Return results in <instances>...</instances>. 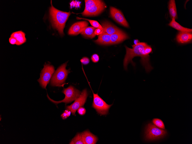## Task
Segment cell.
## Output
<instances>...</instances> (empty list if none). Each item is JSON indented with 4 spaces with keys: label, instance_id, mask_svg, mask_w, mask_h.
<instances>
[{
    "label": "cell",
    "instance_id": "cell-25",
    "mask_svg": "<svg viewBox=\"0 0 192 144\" xmlns=\"http://www.w3.org/2000/svg\"><path fill=\"white\" fill-rule=\"evenodd\" d=\"M91 59L92 62L94 63L97 62L99 60V56L97 54H94L92 55Z\"/></svg>",
    "mask_w": 192,
    "mask_h": 144
},
{
    "label": "cell",
    "instance_id": "cell-9",
    "mask_svg": "<svg viewBox=\"0 0 192 144\" xmlns=\"http://www.w3.org/2000/svg\"><path fill=\"white\" fill-rule=\"evenodd\" d=\"M88 95L87 89H84L80 96L75 100V101L70 105L66 106V108L70 111L72 115H75L76 111L85 104Z\"/></svg>",
    "mask_w": 192,
    "mask_h": 144
},
{
    "label": "cell",
    "instance_id": "cell-13",
    "mask_svg": "<svg viewBox=\"0 0 192 144\" xmlns=\"http://www.w3.org/2000/svg\"><path fill=\"white\" fill-rule=\"evenodd\" d=\"M176 39L177 42L181 44L190 43L192 41V34L187 32H179L177 34Z\"/></svg>",
    "mask_w": 192,
    "mask_h": 144
},
{
    "label": "cell",
    "instance_id": "cell-22",
    "mask_svg": "<svg viewBox=\"0 0 192 144\" xmlns=\"http://www.w3.org/2000/svg\"><path fill=\"white\" fill-rule=\"evenodd\" d=\"M76 19H83L88 20L89 22L91 25L93 26V27L95 28L103 29L101 25L96 21L84 18H80L78 17H77Z\"/></svg>",
    "mask_w": 192,
    "mask_h": 144
},
{
    "label": "cell",
    "instance_id": "cell-27",
    "mask_svg": "<svg viewBox=\"0 0 192 144\" xmlns=\"http://www.w3.org/2000/svg\"><path fill=\"white\" fill-rule=\"evenodd\" d=\"M80 61L84 65H86L89 63L90 60L87 57H84L81 59Z\"/></svg>",
    "mask_w": 192,
    "mask_h": 144
},
{
    "label": "cell",
    "instance_id": "cell-8",
    "mask_svg": "<svg viewBox=\"0 0 192 144\" xmlns=\"http://www.w3.org/2000/svg\"><path fill=\"white\" fill-rule=\"evenodd\" d=\"M93 96L92 107L95 108L98 113L101 115H105L108 112L109 108L112 104H107L98 95L93 93Z\"/></svg>",
    "mask_w": 192,
    "mask_h": 144
},
{
    "label": "cell",
    "instance_id": "cell-26",
    "mask_svg": "<svg viewBox=\"0 0 192 144\" xmlns=\"http://www.w3.org/2000/svg\"><path fill=\"white\" fill-rule=\"evenodd\" d=\"M86 112L85 108L83 107H80L78 109V112L80 115H84Z\"/></svg>",
    "mask_w": 192,
    "mask_h": 144
},
{
    "label": "cell",
    "instance_id": "cell-5",
    "mask_svg": "<svg viewBox=\"0 0 192 144\" xmlns=\"http://www.w3.org/2000/svg\"><path fill=\"white\" fill-rule=\"evenodd\" d=\"M62 92L65 95V97L61 101H56L51 99L47 94V96L50 101L55 104L63 102L66 104L70 103L75 100L81 95L80 92L72 86L64 88Z\"/></svg>",
    "mask_w": 192,
    "mask_h": 144
},
{
    "label": "cell",
    "instance_id": "cell-7",
    "mask_svg": "<svg viewBox=\"0 0 192 144\" xmlns=\"http://www.w3.org/2000/svg\"><path fill=\"white\" fill-rule=\"evenodd\" d=\"M54 71V68L53 66L49 64L44 65L40 74V78L38 80L40 86L43 88H46Z\"/></svg>",
    "mask_w": 192,
    "mask_h": 144
},
{
    "label": "cell",
    "instance_id": "cell-2",
    "mask_svg": "<svg viewBox=\"0 0 192 144\" xmlns=\"http://www.w3.org/2000/svg\"><path fill=\"white\" fill-rule=\"evenodd\" d=\"M51 4L49 13L52 26L58 31L60 35L62 36L64 34L63 30L66 23L70 13L56 9L53 6L51 1Z\"/></svg>",
    "mask_w": 192,
    "mask_h": 144
},
{
    "label": "cell",
    "instance_id": "cell-28",
    "mask_svg": "<svg viewBox=\"0 0 192 144\" xmlns=\"http://www.w3.org/2000/svg\"><path fill=\"white\" fill-rule=\"evenodd\" d=\"M103 29L99 28H97L96 29L95 33V34L97 35H99L103 32Z\"/></svg>",
    "mask_w": 192,
    "mask_h": 144
},
{
    "label": "cell",
    "instance_id": "cell-4",
    "mask_svg": "<svg viewBox=\"0 0 192 144\" xmlns=\"http://www.w3.org/2000/svg\"><path fill=\"white\" fill-rule=\"evenodd\" d=\"M67 62L63 64L59 67L55 71L51 78V85L53 86H61L65 82L69 70H67L66 67Z\"/></svg>",
    "mask_w": 192,
    "mask_h": 144
},
{
    "label": "cell",
    "instance_id": "cell-21",
    "mask_svg": "<svg viewBox=\"0 0 192 144\" xmlns=\"http://www.w3.org/2000/svg\"><path fill=\"white\" fill-rule=\"evenodd\" d=\"M70 144H84L81 133H78L75 137L72 139Z\"/></svg>",
    "mask_w": 192,
    "mask_h": 144
},
{
    "label": "cell",
    "instance_id": "cell-30",
    "mask_svg": "<svg viewBox=\"0 0 192 144\" xmlns=\"http://www.w3.org/2000/svg\"><path fill=\"white\" fill-rule=\"evenodd\" d=\"M134 42L135 45H137L140 42L138 40L135 39L134 40Z\"/></svg>",
    "mask_w": 192,
    "mask_h": 144
},
{
    "label": "cell",
    "instance_id": "cell-10",
    "mask_svg": "<svg viewBox=\"0 0 192 144\" xmlns=\"http://www.w3.org/2000/svg\"><path fill=\"white\" fill-rule=\"evenodd\" d=\"M110 11L111 17L117 22L126 27H129L128 22L120 11L115 7H111Z\"/></svg>",
    "mask_w": 192,
    "mask_h": 144
},
{
    "label": "cell",
    "instance_id": "cell-15",
    "mask_svg": "<svg viewBox=\"0 0 192 144\" xmlns=\"http://www.w3.org/2000/svg\"><path fill=\"white\" fill-rule=\"evenodd\" d=\"M103 29L102 33H105L111 35L120 30L115 26L107 21L103 22L101 24Z\"/></svg>",
    "mask_w": 192,
    "mask_h": 144
},
{
    "label": "cell",
    "instance_id": "cell-11",
    "mask_svg": "<svg viewBox=\"0 0 192 144\" xmlns=\"http://www.w3.org/2000/svg\"><path fill=\"white\" fill-rule=\"evenodd\" d=\"M88 25L87 21H80L73 24L69 29L68 34L69 35H76L81 32Z\"/></svg>",
    "mask_w": 192,
    "mask_h": 144
},
{
    "label": "cell",
    "instance_id": "cell-16",
    "mask_svg": "<svg viewBox=\"0 0 192 144\" xmlns=\"http://www.w3.org/2000/svg\"><path fill=\"white\" fill-rule=\"evenodd\" d=\"M11 37L14 38L17 41L16 45H19L25 43L26 41L25 33L22 31H19L13 32Z\"/></svg>",
    "mask_w": 192,
    "mask_h": 144
},
{
    "label": "cell",
    "instance_id": "cell-20",
    "mask_svg": "<svg viewBox=\"0 0 192 144\" xmlns=\"http://www.w3.org/2000/svg\"><path fill=\"white\" fill-rule=\"evenodd\" d=\"M96 29L93 26L87 27L80 33L85 37L93 38L96 36L95 33Z\"/></svg>",
    "mask_w": 192,
    "mask_h": 144
},
{
    "label": "cell",
    "instance_id": "cell-14",
    "mask_svg": "<svg viewBox=\"0 0 192 144\" xmlns=\"http://www.w3.org/2000/svg\"><path fill=\"white\" fill-rule=\"evenodd\" d=\"M82 140L85 144H96L98 139L89 130H86L82 133Z\"/></svg>",
    "mask_w": 192,
    "mask_h": 144
},
{
    "label": "cell",
    "instance_id": "cell-18",
    "mask_svg": "<svg viewBox=\"0 0 192 144\" xmlns=\"http://www.w3.org/2000/svg\"><path fill=\"white\" fill-rule=\"evenodd\" d=\"M168 25L180 32H187L191 33L192 32V29L188 28L182 26L176 22L175 19L174 18L172 19V20L168 24Z\"/></svg>",
    "mask_w": 192,
    "mask_h": 144
},
{
    "label": "cell",
    "instance_id": "cell-23",
    "mask_svg": "<svg viewBox=\"0 0 192 144\" xmlns=\"http://www.w3.org/2000/svg\"><path fill=\"white\" fill-rule=\"evenodd\" d=\"M152 122L157 127L165 129V126L163 121L158 118H154Z\"/></svg>",
    "mask_w": 192,
    "mask_h": 144
},
{
    "label": "cell",
    "instance_id": "cell-19",
    "mask_svg": "<svg viewBox=\"0 0 192 144\" xmlns=\"http://www.w3.org/2000/svg\"><path fill=\"white\" fill-rule=\"evenodd\" d=\"M168 9L170 17L175 19L178 18L176 6L174 0H170L168 4Z\"/></svg>",
    "mask_w": 192,
    "mask_h": 144
},
{
    "label": "cell",
    "instance_id": "cell-3",
    "mask_svg": "<svg viewBox=\"0 0 192 144\" xmlns=\"http://www.w3.org/2000/svg\"><path fill=\"white\" fill-rule=\"evenodd\" d=\"M85 7L81 13L83 16H96L100 14L105 8L104 3L101 0H85Z\"/></svg>",
    "mask_w": 192,
    "mask_h": 144
},
{
    "label": "cell",
    "instance_id": "cell-24",
    "mask_svg": "<svg viewBox=\"0 0 192 144\" xmlns=\"http://www.w3.org/2000/svg\"><path fill=\"white\" fill-rule=\"evenodd\" d=\"M71 113L70 111L68 110H66L61 115V116L63 119H66L70 116Z\"/></svg>",
    "mask_w": 192,
    "mask_h": 144
},
{
    "label": "cell",
    "instance_id": "cell-17",
    "mask_svg": "<svg viewBox=\"0 0 192 144\" xmlns=\"http://www.w3.org/2000/svg\"><path fill=\"white\" fill-rule=\"evenodd\" d=\"M111 35L105 33H102L98 36L96 40L94 41L96 43L101 45H110Z\"/></svg>",
    "mask_w": 192,
    "mask_h": 144
},
{
    "label": "cell",
    "instance_id": "cell-6",
    "mask_svg": "<svg viewBox=\"0 0 192 144\" xmlns=\"http://www.w3.org/2000/svg\"><path fill=\"white\" fill-rule=\"evenodd\" d=\"M167 133L166 130L160 129L155 125L150 123L146 128L145 138L147 140H154L162 138Z\"/></svg>",
    "mask_w": 192,
    "mask_h": 144
},
{
    "label": "cell",
    "instance_id": "cell-12",
    "mask_svg": "<svg viewBox=\"0 0 192 144\" xmlns=\"http://www.w3.org/2000/svg\"><path fill=\"white\" fill-rule=\"evenodd\" d=\"M129 37L127 34L120 29L114 34L111 35L110 45H113L120 43Z\"/></svg>",
    "mask_w": 192,
    "mask_h": 144
},
{
    "label": "cell",
    "instance_id": "cell-1",
    "mask_svg": "<svg viewBox=\"0 0 192 144\" xmlns=\"http://www.w3.org/2000/svg\"><path fill=\"white\" fill-rule=\"evenodd\" d=\"M148 45L145 42H139L137 45H132V49L125 46L126 51L123 65L125 70H127V66L130 63L133 66H135V64L132 61V59L136 56L141 57V62L147 72H149L153 69L150 63L149 55L147 54L145 51V49Z\"/></svg>",
    "mask_w": 192,
    "mask_h": 144
},
{
    "label": "cell",
    "instance_id": "cell-29",
    "mask_svg": "<svg viewBox=\"0 0 192 144\" xmlns=\"http://www.w3.org/2000/svg\"><path fill=\"white\" fill-rule=\"evenodd\" d=\"M9 41L10 43L12 45L16 44L17 41L16 39L14 37H11L9 39Z\"/></svg>",
    "mask_w": 192,
    "mask_h": 144
}]
</instances>
